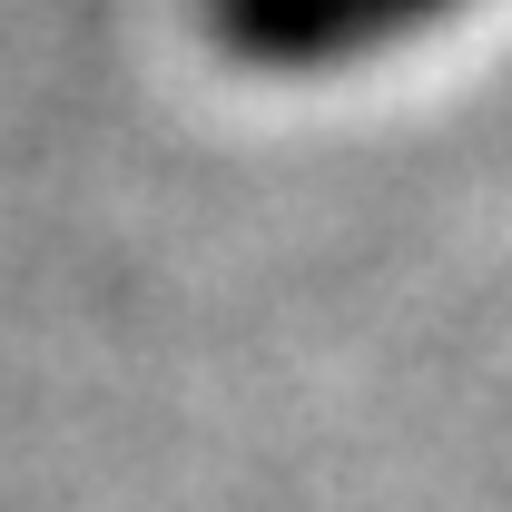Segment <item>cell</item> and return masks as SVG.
Masks as SVG:
<instances>
[{
	"mask_svg": "<svg viewBox=\"0 0 512 512\" xmlns=\"http://www.w3.org/2000/svg\"><path fill=\"white\" fill-rule=\"evenodd\" d=\"M444 10L463 0H207V40L247 69H345V60H375L394 40L434 30Z\"/></svg>",
	"mask_w": 512,
	"mask_h": 512,
	"instance_id": "obj_1",
	"label": "cell"
}]
</instances>
